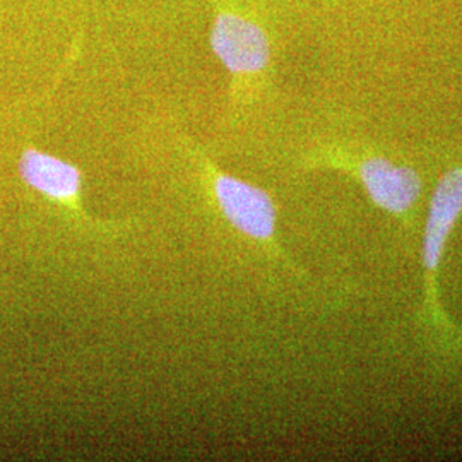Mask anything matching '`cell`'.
Here are the masks:
<instances>
[{"mask_svg":"<svg viewBox=\"0 0 462 462\" xmlns=\"http://www.w3.org/2000/svg\"><path fill=\"white\" fill-rule=\"evenodd\" d=\"M462 215V163L448 170L439 180L430 199L427 225L423 233V271H425V315L435 328L450 330L439 303V271L448 236Z\"/></svg>","mask_w":462,"mask_h":462,"instance_id":"cell-1","label":"cell"},{"mask_svg":"<svg viewBox=\"0 0 462 462\" xmlns=\"http://www.w3.org/2000/svg\"><path fill=\"white\" fill-rule=\"evenodd\" d=\"M324 163L356 177L370 200L382 211L397 217L410 215L421 194V179L413 168L383 156L328 151Z\"/></svg>","mask_w":462,"mask_h":462,"instance_id":"cell-2","label":"cell"},{"mask_svg":"<svg viewBox=\"0 0 462 462\" xmlns=\"http://www.w3.org/2000/svg\"><path fill=\"white\" fill-rule=\"evenodd\" d=\"M211 49L235 79H255L271 64V42L263 24L230 9H221L216 14Z\"/></svg>","mask_w":462,"mask_h":462,"instance_id":"cell-3","label":"cell"},{"mask_svg":"<svg viewBox=\"0 0 462 462\" xmlns=\"http://www.w3.org/2000/svg\"><path fill=\"white\" fill-rule=\"evenodd\" d=\"M213 189L221 215L235 230L259 242L274 238L278 215L265 190L226 173H215Z\"/></svg>","mask_w":462,"mask_h":462,"instance_id":"cell-4","label":"cell"},{"mask_svg":"<svg viewBox=\"0 0 462 462\" xmlns=\"http://www.w3.org/2000/svg\"><path fill=\"white\" fill-rule=\"evenodd\" d=\"M19 173L28 187L59 202L74 200L83 185V175L78 166L38 149L23 152Z\"/></svg>","mask_w":462,"mask_h":462,"instance_id":"cell-5","label":"cell"}]
</instances>
